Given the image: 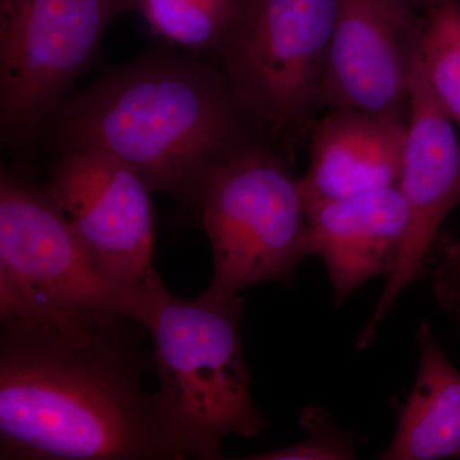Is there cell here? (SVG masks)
<instances>
[{"instance_id": "obj_1", "label": "cell", "mask_w": 460, "mask_h": 460, "mask_svg": "<svg viewBox=\"0 0 460 460\" xmlns=\"http://www.w3.org/2000/svg\"><path fill=\"white\" fill-rule=\"evenodd\" d=\"M144 332L119 314L2 320L0 458L177 460Z\"/></svg>"}, {"instance_id": "obj_2", "label": "cell", "mask_w": 460, "mask_h": 460, "mask_svg": "<svg viewBox=\"0 0 460 460\" xmlns=\"http://www.w3.org/2000/svg\"><path fill=\"white\" fill-rule=\"evenodd\" d=\"M59 108L63 150L117 157L153 192L190 208L211 169L247 144V115L219 66L174 50L144 54Z\"/></svg>"}, {"instance_id": "obj_3", "label": "cell", "mask_w": 460, "mask_h": 460, "mask_svg": "<svg viewBox=\"0 0 460 460\" xmlns=\"http://www.w3.org/2000/svg\"><path fill=\"white\" fill-rule=\"evenodd\" d=\"M244 302L204 290L196 299L169 292L159 274L133 293L128 316L153 341L154 393L175 459H223L226 436L268 429L257 411L242 347Z\"/></svg>"}, {"instance_id": "obj_4", "label": "cell", "mask_w": 460, "mask_h": 460, "mask_svg": "<svg viewBox=\"0 0 460 460\" xmlns=\"http://www.w3.org/2000/svg\"><path fill=\"white\" fill-rule=\"evenodd\" d=\"M196 208L213 255V295L288 283L313 255L301 178L268 148L244 144L220 160Z\"/></svg>"}, {"instance_id": "obj_5", "label": "cell", "mask_w": 460, "mask_h": 460, "mask_svg": "<svg viewBox=\"0 0 460 460\" xmlns=\"http://www.w3.org/2000/svg\"><path fill=\"white\" fill-rule=\"evenodd\" d=\"M132 295L109 279L45 187L2 169V320L80 314L128 316Z\"/></svg>"}, {"instance_id": "obj_6", "label": "cell", "mask_w": 460, "mask_h": 460, "mask_svg": "<svg viewBox=\"0 0 460 460\" xmlns=\"http://www.w3.org/2000/svg\"><path fill=\"white\" fill-rule=\"evenodd\" d=\"M339 0H238L217 44L239 108L275 132L305 126L319 107Z\"/></svg>"}, {"instance_id": "obj_7", "label": "cell", "mask_w": 460, "mask_h": 460, "mask_svg": "<svg viewBox=\"0 0 460 460\" xmlns=\"http://www.w3.org/2000/svg\"><path fill=\"white\" fill-rule=\"evenodd\" d=\"M135 0H0V128L26 138L56 113L111 21Z\"/></svg>"}, {"instance_id": "obj_8", "label": "cell", "mask_w": 460, "mask_h": 460, "mask_svg": "<svg viewBox=\"0 0 460 460\" xmlns=\"http://www.w3.org/2000/svg\"><path fill=\"white\" fill-rule=\"evenodd\" d=\"M45 189L114 284L135 293L156 274L153 190L131 166L91 148L63 150Z\"/></svg>"}, {"instance_id": "obj_9", "label": "cell", "mask_w": 460, "mask_h": 460, "mask_svg": "<svg viewBox=\"0 0 460 460\" xmlns=\"http://www.w3.org/2000/svg\"><path fill=\"white\" fill-rule=\"evenodd\" d=\"M423 27L408 0H339L319 107L408 122Z\"/></svg>"}, {"instance_id": "obj_10", "label": "cell", "mask_w": 460, "mask_h": 460, "mask_svg": "<svg viewBox=\"0 0 460 460\" xmlns=\"http://www.w3.org/2000/svg\"><path fill=\"white\" fill-rule=\"evenodd\" d=\"M398 187L410 215L407 238L359 338L361 348L371 343L396 299L422 275L441 224L460 204L459 137L454 120L426 80L420 56L411 77L410 118Z\"/></svg>"}, {"instance_id": "obj_11", "label": "cell", "mask_w": 460, "mask_h": 460, "mask_svg": "<svg viewBox=\"0 0 460 460\" xmlns=\"http://www.w3.org/2000/svg\"><path fill=\"white\" fill-rule=\"evenodd\" d=\"M313 255L328 270L335 304L363 283L394 271L407 238V202L398 186L307 204Z\"/></svg>"}, {"instance_id": "obj_12", "label": "cell", "mask_w": 460, "mask_h": 460, "mask_svg": "<svg viewBox=\"0 0 460 460\" xmlns=\"http://www.w3.org/2000/svg\"><path fill=\"white\" fill-rule=\"evenodd\" d=\"M407 124L348 109L314 123L301 177L305 204L398 186Z\"/></svg>"}, {"instance_id": "obj_13", "label": "cell", "mask_w": 460, "mask_h": 460, "mask_svg": "<svg viewBox=\"0 0 460 460\" xmlns=\"http://www.w3.org/2000/svg\"><path fill=\"white\" fill-rule=\"evenodd\" d=\"M420 368L394 438L378 459H460V371L449 362L428 323L417 334Z\"/></svg>"}, {"instance_id": "obj_14", "label": "cell", "mask_w": 460, "mask_h": 460, "mask_svg": "<svg viewBox=\"0 0 460 460\" xmlns=\"http://www.w3.org/2000/svg\"><path fill=\"white\" fill-rule=\"evenodd\" d=\"M150 31L172 47L215 51L238 0H135Z\"/></svg>"}, {"instance_id": "obj_15", "label": "cell", "mask_w": 460, "mask_h": 460, "mask_svg": "<svg viewBox=\"0 0 460 460\" xmlns=\"http://www.w3.org/2000/svg\"><path fill=\"white\" fill-rule=\"evenodd\" d=\"M420 60L436 99L460 128V2L425 14Z\"/></svg>"}, {"instance_id": "obj_16", "label": "cell", "mask_w": 460, "mask_h": 460, "mask_svg": "<svg viewBox=\"0 0 460 460\" xmlns=\"http://www.w3.org/2000/svg\"><path fill=\"white\" fill-rule=\"evenodd\" d=\"M302 426L310 435L301 443L283 449L257 454L253 460H347L356 458L352 440L329 422L328 416L316 408L302 413Z\"/></svg>"}, {"instance_id": "obj_17", "label": "cell", "mask_w": 460, "mask_h": 460, "mask_svg": "<svg viewBox=\"0 0 460 460\" xmlns=\"http://www.w3.org/2000/svg\"><path fill=\"white\" fill-rule=\"evenodd\" d=\"M414 8L423 13H428L431 9L441 7L447 3L460 2V0H408Z\"/></svg>"}, {"instance_id": "obj_18", "label": "cell", "mask_w": 460, "mask_h": 460, "mask_svg": "<svg viewBox=\"0 0 460 460\" xmlns=\"http://www.w3.org/2000/svg\"><path fill=\"white\" fill-rule=\"evenodd\" d=\"M458 261H460V259H456ZM458 270L460 271V262H458Z\"/></svg>"}]
</instances>
